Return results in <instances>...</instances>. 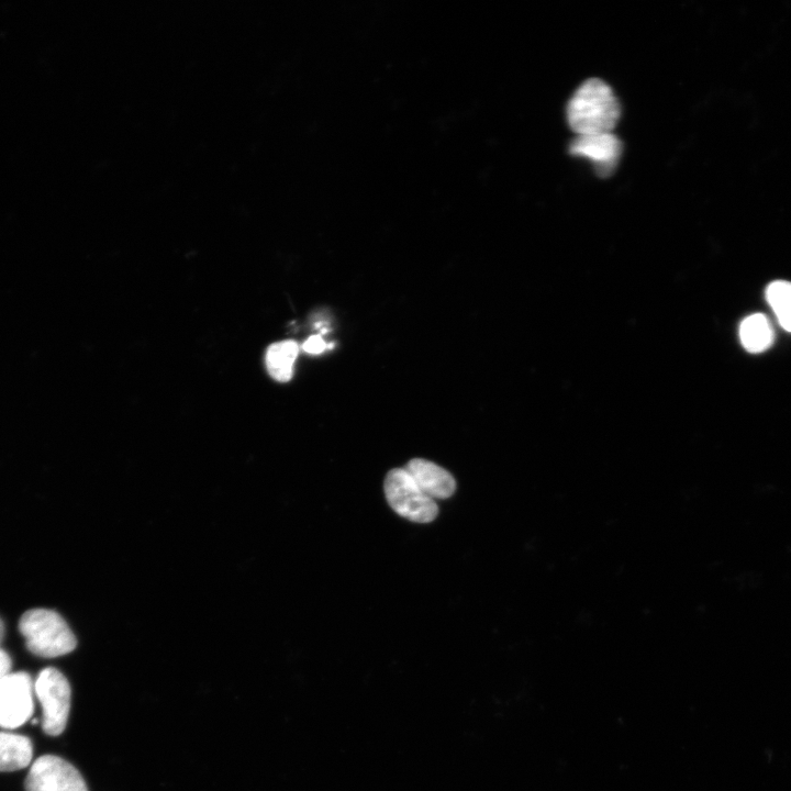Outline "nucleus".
Wrapping results in <instances>:
<instances>
[{"label": "nucleus", "instance_id": "obj_12", "mask_svg": "<svg viewBox=\"0 0 791 791\" xmlns=\"http://www.w3.org/2000/svg\"><path fill=\"white\" fill-rule=\"evenodd\" d=\"M766 298L779 324L791 332V282L777 280L766 289Z\"/></svg>", "mask_w": 791, "mask_h": 791}, {"label": "nucleus", "instance_id": "obj_14", "mask_svg": "<svg viewBox=\"0 0 791 791\" xmlns=\"http://www.w3.org/2000/svg\"><path fill=\"white\" fill-rule=\"evenodd\" d=\"M12 661L9 654L0 647V680L11 671Z\"/></svg>", "mask_w": 791, "mask_h": 791}, {"label": "nucleus", "instance_id": "obj_2", "mask_svg": "<svg viewBox=\"0 0 791 791\" xmlns=\"http://www.w3.org/2000/svg\"><path fill=\"white\" fill-rule=\"evenodd\" d=\"M26 648L35 656L54 658L71 653L77 639L66 621L49 609H31L19 621Z\"/></svg>", "mask_w": 791, "mask_h": 791}, {"label": "nucleus", "instance_id": "obj_6", "mask_svg": "<svg viewBox=\"0 0 791 791\" xmlns=\"http://www.w3.org/2000/svg\"><path fill=\"white\" fill-rule=\"evenodd\" d=\"M33 683L25 671L10 672L0 680V726L16 728L32 715Z\"/></svg>", "mask_w": 791, "mask_h": 791}, {"label": "nucleus", "instance_id": "obj_7", "mask_svg": "<svg viewBox=\"0 0 791 791\" xmlns=\"http://www.w3.org/2000/svg\"><path fill=\"white\" fill-rule=\"evenodd\" d=\"M622 151L623 144L613 132L577 135L569 144L570 154L589 159L601 177L613 174Z\"/></svg>", "mask_w": 791, "mask_h": 791}, {"label": "nucleus", "instance_id": "obj_4", "mask_svg": "<svg viewBox=\"0 0 791 791\" xmlns=\"http://www.w3.org/2000/svg\"><path fill=\"white\" fill-rule=\"evenodd\" d=\"M385 494L392 510L410 521L428 523L438 513L435 500L420 489L404 468H394L388 472Z\"/></svg>", "mask_w": 791, "mask_h": 791}, {"label": "nucleus", "instance_id": "obj_1", "mask_svg": "<svg viewBox=\"0 0 791 791\" xmlns=\"http://www.w3.org/2000/svg\"><path fill=\"white\" fill-rule=\"evenodd\" d=\"M567 122L577 135L611 133L621 105L611 87L599 78L583 81L567 103Z\"/></svg>", "mask_w": 791, "mask_h": 791}, {"label": "nucleus", "instance_id": "obj_5", "mask_svg": "<svg viewBox=\"0 0 791 791\" xmlns=\"http://www.w3.org/2000/svg\"><path fill=\"white\" fill-rule=\"evenodd\" d=\"M25 791H88L81 773L67 760L43 755L31 766Z\"/></svg>", "mask_w": 791, "mask_h": 791}, {"label": "nucleus", "instance_id": "obj_11", "mask_svg": "<svg viewBox=\"0 0 791 791\" xmlns=\"http://www.w3.org/2000/svg\"><path fill=\"white\" fill-rule=\"evenodd\" d=\"M298 353L299 346L291 339L270 345L266 353V367L269 375L280 382L289 381Z\"/></svg>", "mask_w": 791, "mask_h": 791}, {"label": "nucleus", "instance_id": "obj_10", "mask_svg": "<svg viewBox=\"0 0 791 791\" xmlns=\"http://www.w3.org/2000/svg\"><path fill=\"white\" fill-rule=\"evenodd\" d=\"M742 345L750 353L768 349L775 338L773 328L766 315L755 313L745 317L739 325Z\"/></svg>", "mask_w": 791, "mask_h": 791}, {"label": "nucleus", "instance_id": "obj_8", "mask_svg": "<svg viewBox=\"0 0 791 791\" xmlns=\"http://www.w3.org/2000/svg\"><path fill=\"white\" fill-rule=\"evenodd\" d=\"M404 469L420 487V489L433 500L447 499L456 490L454 477L441 466L422 458L411 459Z\"/></svg>", "mask_w": 791, "mask_h": 791}, {"label": "nucleus", "instance_id": "obj_9", "mask_svg": "<svg viewBox=\"0 0 791 791\" xmlns=\"http://www.w3.org/2000/svg\"><path fill=\"white\" fill-rule=\"evenodd\" d=\"M33 745L29 737L0 732V771H15L25 768L32 759Z\"/></svg>", "mask_w": 791, "mask_h": 791}, {"label": "nucleus", "instance_id": "obj_13", "mask_svg": "<svg viewBox=\"0 0 791 791\" xmlns=\"http://www.w3.org/2000/svg\"><path fill=\"white\" fill-rule=\"evenodd\" d=\"M302 347L304 352L315 355L322 353L327 344L321 335H312L303 343Z\"/></svg>", "mask_w": 791, "mask_h": 791}, {"label": "nucleus", "instance_id": "obj_15", "mask_svg": "<svg viewBox=\"0 0 791 791\" xmlns=\"http://www.w3.org/2000/svg\"><path fill=\"white\" fill-rule=\"evenodd\" d=\"M3 637H4V624H3L2 620L0 619V643L2 642Z\"/></svg>", "mask_w": 791, "mask_h": 791}, {"label": "nucleus", "instance_id": "obj_3", "mask_svg": "<svg viewBox=\"0 0 791 791\" xmlns=\"http://www.w3.org/2000/svg\"><path fill=\"white\" fill-rule=\"evenodd\" d=\"M36 698L42 706V727L45 734L58 736L66 728L71 688L67 678L56 668L40 671L34 683Z\"/></svg>", "mask_w": 791, "mask_h": 791}]
</instances>
